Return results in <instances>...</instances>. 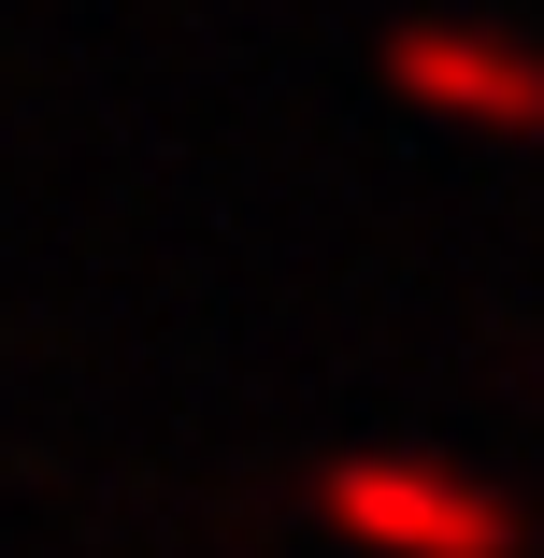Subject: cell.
Segmentation results:
<instances>
[{
  "mask_svg": "<svg viewBox=\"0 0 544 558\" xmlns=\"http://www.w3.org/2000/svg\"><path fill=\"white\" fill-rule=\"evenodd\" d=\"M387 72L415 100H445V116H473V130H544V58H516V44L415 29V44H387Z\"/></svg>",
  "mask_w": 544,
  "mask_h": 558,
  "instance_id": "7a4b0ae2",
  "label": "cell"
},
{
  "mask_svg": "<svg viewBox=\"0 0 544 558\" xmlns=\"http://www.w3.org/2000/svg\"><path fill=\"white\" fill-rule=\"evenodd\" d=\"M330 515L387 558H516V501L445 473V459H344L330 473Z\"/></svg>",
  "mask_w": 544,
  "mask_h": 558,
  "instance_id": "6da1fadb",
  "label": "cell"
}]
</instances>
